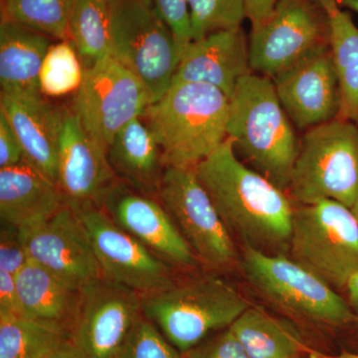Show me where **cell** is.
I'll list each match as a JSON object with an SVG mask.
<instances>
[{"label": "cell", "instance_id": "6da1fadb", "mask_svg": "<svg viewBox=\"0 0 358 358\" xmlns=\"http://www.w3.org/2000/svg\"><path fill=\"white\" fill-rule=\"evenodd\" d=\"M194 171L232 237L266 253L289 247L292 197L238 159L229 136Z\"/></svg>", "mask_w": 358, "mask_h": 358}, {"label": "cell", "instance_id": "7a4b0ae2", "mask_svg": "<svg viewBox=\"0 0 358 358\" xmlns=\"http://www.w3.org/2000/svg\"><path fill=\"white\" fill-rule=\"evenodd\" d=\"M227 136L253 169L288 192L300 140L271 78L250 72L238 82L230 96Z\"/></svg>", "mask_w": 358, "mask_h": 358}, {"label": "cell", "instance_id": "3957f363", "mask_svg": "<svg viewBox=\"0 0 358 358\" xmlns=\"http://www.w3.org/2000/svg\"><path fill=\"white\" fill-rule=\"evenodd\" d=\"M230 99L210 85L173 83L141 115L166 166L194 169L228 138Z\"/></svg>", "mask_w": 358, "mask_h": 358}, {"label": "cell", "instance_id": "277c9868", "mask_svg": "<svg viewBox=\"0 0 358 358\" xmlns=\"http://www.w3.org/2000/svg\"><path fill=\"white\" fill-rule=\"evenodd\" d=\"M250 307L229 282L212 275L141 296L143 315L182 355L214 331L229 329Z\"/></svg>", "mask_w": 358, "mask_h": 358}, {"label": "cell", "instance_id": "5b68a950", "mask_svg": "<svg viewBox=\"0 0 358 358\" xmlns=\"http://www.w3.org/2000/svg\"><path fill=\"white\" fill-rule=\"evenodd\" d=\"M288 193L300 204L358 201V124L334 119L307 129L300 141Z\"/></svg>", "mask_w": 358, "mask_h": 358}, {"label": "cell", "instance_id": "8992f818", "mask_svg": "<svg viewBox=\"0 0 358 358\" xmlns=\"http://www.w3.org/2000/svg\"><path fill=\"white\" fill-rule=\"evenodd\" d=\"M289 247L292 259L336 288L358 274V221L334 200L294 207Z\"/></svg>", "mask_w": 358, "mask_h": 358}, {"label": "cell", "instance_id": "52a82bcc", "mask_svg": "<svg viewBox=\"0 0 358 358\" xmlns=\"http://www.w3.org/2000/svg\"><path fill=\"white\" fill-rule=\"evenodd\" d=\"M113 56L147 87L152 103L173 85L180 56L171 27L154 0L112 6Z\"/></svg>", "mask_w": 358, "mask_h": 358}, {"label": "cell", "instance_id": "ba28073f", "mask_svg": "<svg viewBox=\"0 0 358 358\" xmlns=\"http://www.w3.org/2000/svg\"><path fill=\"white\" fill-rule=\"evenodd\" d=\"M242 263L250 284L294 315L331 326L357 317L329 282L294 259L245 246Z\"/></svg>", "mask_w": 358, "mask_h": 358}, {"label": "cell", "instance_id": "9c48e42d", "mask_svg": "<svg viewBox=\"0 0 358 358\" xmlns=\"http://www.w3.org/2000/svg\"><path fill=\"white\" fill-rule=\"evenodd\" d=\"M157 199L199 262L213 268L234 265L237 251L232 235L194 169L166 167Z\"/></svg>", "mask_w": 358, "mask_h": 358}, {"label": "cell", "instance_id": "30bf717a", "mask_svg": "<svg viewBox=\"0 0 358 358\" xmlns=\"http://www.w3.org/2000/svg\"><path fill=\"white\" fill-rule=\"evenodd\" d=\"M75 94L73 110L107 152L115 134L152 103L147 87L114 56L85 70L83 83Z\"/></svg>", "mask_w": 358, "mask_h": 358}, {"label": "cell", "instance_id": "8fae6325", "mask_svg": "<svg viewBox=\"0 0 358 358\" xmlns=\"http://www.w3.org/2000/svg\"><path fill=\"white\" fill-rule=\"evenodd\" d=\"M71 206L88 230L103 279L133 289L141 296L171 288L178 282L173 266L119 227L102 207Z\"/></svg>", "mask_w": 358, "mask_h": 358}, {"label": "cell", "instance_id": "7c38bea8", "mask_svg": "<svg viewBox=\"0 0 358 358\" xmlns=\"http://www.w3.org/2000/svg\"><path fill=\"white\" fill-rule=\"evenodd\" d=\"M322 45H329V24L319 2L279 0L270 18L250 34V67L273 78Z\"/></svg>", "mask_w": 358, "mask_h": 358}, {"label": "cell", "instance_id": "4fadbf2b", "mask_svg": "<svg viewBox=\"0 0 358 358\" xmlns=\"http://www.w3.org/2000/svg\"><path fill=\"white\" fill-rule=\"evenodd\" d=\"M30 262L81 289L102 278L88 230L71 205L62 207L46 221L20 231Z\"/></svg>", "mask_w": 358, "mask_h": 358}, {"label": "cell", "instance_id": "5bb4252c", "mask_svg": "<svg viewBox=\"0 0 358 358\" xmlns=\"http://www.w3.org/2000/svg\"><path fill=\"white\" fill-rule=\"evenodd\" d=\"M141 315L140 294L101 278L81 289L71 341L85 358H114Z\"/></svg>", "mask_w": 358, "mask_h": 358}, {"label": "cell", "instance_id": "9a60e30c", "mask_svg": "<svg viewBox=\"0 0 358 358\" xmlns=\"http://www.w3.org/2000/svg\"><path fill=\"white\" fill-rule=\"evenodd\" d=\"M289 120L301 129L336 119L338 73L329 45H322L271 78Z\"/></svg>", "mask_w": 358, "mask_h": 358}, {"label": "cell", "instance_id": "2e32d148", "mask_svg": "<svg viewBox=\"0 0 358 358\" xmlns=\"http://www.w3.org/2000/svg\"><path fill=\"white\" fill-rule=\"evenodd\" d=\"M99 206L119 227L176 268L196 266V256L159 200L117 180Z\"/></svg>", "mask_w": 358, "mask_h": 358}, {"label": "cell", "instance_id": "e0dca14e", "mask_svg": "<svg viewBox=\"0 0 358 358\" xmlns=\"http://www.w3.org/2000/svg\"><path fill=\"white\" fill-rule=\"evenodd\" d=\"M119 180L108 152L90 136L73 109L63 110L58 150V187L70 205H100Z\"/></svg>", "mask_w": 358, "mask_h": 358}, {"label": "cell", "instance_id": "ac0fdd59", "mask_svg": "<svg viewBox=\"0 0 358 358\" xmlns=\"http://www.w3.org/2000/svg\"><path fill=\"white\" fill-rule=\"evenodd\" d=\"M250 72L249 38L240 27L212 33L188 45L179 61L173 84L210 85L230 99L238 82Z\"/></svg>", "mask_w": 358, "mask_h": 358}, {"label": "cell", "instance_id": "d6986e66", "mask_svg": "<svg viewBox=\"0 0 358 358\" xmlns=\"http://www.w3.org/2000/svg\"><path fill=\"white\" fill-rule=\"evenodd\" d=\"M63 110L49 103L44 96L0 94V112L15 131L24 159L57 185Z\"/></svg>", "mask_w": 358, "mask_h": 358}, {"label": "cell", "instance_id": "ffe728a7", "mask_svg": "<svg viewBox=\"0 0 358 358\" xmlns=\"http://www.w3.org/2000/svg\"><path fill=\"white\" fill-rule=\"evenodd\" d=\"M65 203L58 185L29 162L0 169L1 222L18 231L29 229L51 217Z\"/></svg>", "mask_w": 358, "mask_h": 358}, {"label": "cell", "instance_id": "44dd1931", "mask_svg": "<svg viewBox=\"0 0 358 358\" xmlns=\"http://www.w3.org/2000/svg\"><path fill=\"white\" fill-rule=\"evenodd\" d=\"M50 37L2 18L0 24L1 93L40 96L39 75Z\"/></svg>", "mask_w": 358, "mask_h": 358}, {"label": "cell", "instance_id": "7402d4cb", "mask_svg": "<svg viewBox=\"0 0 358 358\" xmlns=\"http://www.w3.org/2000/svg\"><path fill=\"white\" fill-rule=\"evenodd\" d=\"M108 157L120 180L157 197L166 166L159 143L143 117H136L115 134Z\"/></svg>", "mask_w": 358, "mask_h": 358}, {"label": "cell", "instance_id": "603a6c76", "mask_svg": "<svg viewBox=\"0 0 358 358\" xmlns=\"http://www.w3.org/2000/svg\"><path fill=\"white\" fill-rule=\"evenodd\" d=\"M20 315L72 329L81 289L73 288L36 264L28 262L16 274Z\"/></svg>", "mask_w": 358, "mask_h": 358}, {"label": "cell", "instance_id": "cb8c5ba5", "mask_svg": "<svg viewBox=\"0 0 358 358\" xmlns=\"http://www.w3.org/2000/svg\"><path fill=\"white\" fill-rule=\"evenodd\" d=\"M329 24V46L339 86V110L336 119L358 124V27L350 13L336 0L319 2Z\"/></svg>", "mask_w": 358, "mask_h": 358}, {"label": "cell", "instance_id": "d4e9b609", "mask_svg": "<svg viewBox=\"0 0 358 358\" xmlns=\"http://www.w3.org/2000/svg\"><path fill=\"white\" fill-rule=\"evenodd\" d=\"M251 358H299L300 333L288 322L250 307L229 327Z\"/></svg>", "mask_w": 358, "mask_h": 358}, {"label": "cell", "instance_id": "484cf974", "mask_svg": "<svg viewBox=\"0 0 358 358\" xmlns=\"http://www.w3.org/2000/svg\"><path fill=\"white\" fill-rule=\"evenodd\" d=\"M69 40L85 70L113 56L112 6L107 0H73Z\"/></svg>", "mask_w": 358, "mask_h": 358}, {"label": "cell", "instance_id": "4316f807", "mask_svg": "<svg viewBox=\"0 0 358 358\" xmlns=\"http://www.w3.org/2000/svg\"><path fill=\"white\" fill-rule=\"evenodd\" d=\"M71 341L57 324L17 315H0V358H41Z\"/></svg>", "mask_w": 358, "mask_h": 358}, {"label": "cell", "instance_id": "83f0119b", "mask_svg": "<svg viewBox=\"0 0 358 358\" xmlns=\"http://www.w3.org/2000/svg\"><path fill=\"white\" fill-rule=\"evenodd\" d=\"M73 0H3V17L50 38L69 40Z\"/></svg>", "mask_w": 358, "mask_h": 358}, {"label": "cell", "instance_id": "f1b7e54d", "mask_svg": "<svg viewBox=\"0 0 358 358\" xmlns=\"http://www.w3.org/2000/svg\"><path fill=\"white\" fill-rule=\"evenodd\" d=\"M85 69L70 40H59L47 51L40 70L39 84L44 96L76 93L83 83Z\"/></svg>", "mask_w": 358, "mask_h": 358}, {"label": "cell", "instance_id": "f546056e", "mask_svg": "<svg viewBox=\"0 0 358 358\" xmlns=\"http://www.w3.org/2000/svg\"><path fill=\"white\" fill-rule=\"evenodd\" d=\"M187 3L192 41L242 27L247 20L244 0H187Z\"/></svg>", "mask_w": 358, "mask_h": 358}, {"label": "cell", "instance_id": "4dcf8cb0", "mask_svg": "<svg viewBox=\"0 0 358 358\" xmlns=\"http://www.w3.org/2000/svg\"><path fill=\"white\" fill-rule=\"evenodd\" d=\"M114 358H183V355L143 313Z\"/></svg>", "mask_w": 358, "mask_h": 358}, {"label": "cell", "instance_id": "1f68e13d", "mask_svg": "<svg viewBox=\"0 0 358 358\" xmlns=\"http://www.w3.org/2000/svg\"><path fill=\"white\" fill-rule=\"evenodd\" d=\"M154 2L173 33L181 58L188 45L192 42L187 0H154Z\"/></svg>", "mask_w": 358, "mask_h": 358}, {"label": "cell", "instance_id": "d6a6232c", "mask_svg": "<svg viewBox=\"0 0 358 358\" xmlns=\"http://www.w3.org/2000/svg\"><path fill=\"white\" fill-rule=\"evenodd\" d=\"M183 358H251L229 329L183 353Z\"/></svg>", "mask_w": 358, "mask_h": 358}, {"label": "cell", "instance_id": "836d02e7", "mask_svg": "<svg viewBox=\"0 0 358 358\" xmlns=\"http://www.w3.org/2000/svg\"><path fill=\"white\" fill-rule=\"evenodd\" d=\"M29 262L20 231L1 222L0 229V270L16 275Z\"/></svg>", "mask_w": 358, "mask_h": 358}, {"label": "cell", "instance_id": "e575fe53", "mask_svg": "<svg viewBox=\"0 0 358 358\" xmlns=\"http://www.w3.org/2000/svg\"><path fill=\"white\" fill-rule=\"evenodd\" d=\"M24 160V152L15 131L0 112V169L16 166Z\"/></svg>", "mask_w": 358, "mask_h": 358}, {"label": "cell", "instance_id": "d590c367", "mask_svg": "<svg viewBox=\"0 0 358 358\" xmlns=\"http://www.w3.org/2000/svg\"><path fill=\"white\" fill-rule=\"evenodd\" d=\"M0 315H20L16 275L0 270Z\"/></svg>", "mask_w": 358, "mask_h": 358}, {"label": "cell", "instance_id": "8d00e7d4", "mask_svg": "<svg viewBox=\"0 0 358 358\" xmlns=\"http://www.w3.org/2000/svg\"><path fill=\"white\" fill-rule=\"evenodd\" d=\"M278 1L279 0H244L251 31L260 28L270 18Z\"/></svg>", "mask_w": 358, "mask_h": 358}, {"label": "cell", "instance_id": "74e56055", "mask_svg": "<svg viewBox=\"0 0 358 358\" xmlns=\"http://www.w3.org/2000/svg\"><path fill=\"white\" fill-rule=\"evenodd\" d=\"M41 358H85V357L73 341H69Z\"/></svg>", "mask_w": 358, "mask_h": 358}, {"label": "cell", "instance_id": "f35d334b", "mask_svg": "<svg viewBox=\"0 0 358 358\" xmlns=\"http://www.w3.org/2000/svg\"><path fill=\"white\" fill-rule=\"evenodd\" d=\"M348 296H350V307L358 317V274H355L350 278V281L346 286Z\"/></svg>", "mask_w": 358, "mask_h": 358}, {"label": "cell", "instance_id": "ab89813d", "mask_svg": "<svg viewBox=\"0 0 358 358\" xmlns=\"http://www.w3.org/2000/svg\"><path fill=\"white\" fill-rule=\"evenodd\" d=\"M336 1L339 6L345 7L358 13V0H336Z\"/></svg>", "mask_w": 358, "mask_h": 358}, {"label": "cell", "instance_id": "60d3db41", "mask_svg": "<svg viewBox=\"0 0 358 358\" xmlns=\"http://www.w3.org/2000/svg\"><path fill=\"white\" fill-rule=\"evenodd\" d=\"M320 358H358V355L355 353H341L339 355H331V357H326V355H322Z\"/></svg>", "mask_w": 358, "mask_h": 358}, {"label": "cell", "instance_id": "b9f144b4", "mask_svg": "<svg viewBox=\"0 0 358 358\" xmlns=\"http://www.w3.org/2000/svg\"><path fill=\"white\" fill-rule=\"evenodd\" d=\"M352 209L353 213H355V217H357V221H358V201L357 202V203L353 205V207Z\"/></svg>", "mask_w": 358, "mask_h": 358}, {"label": "cell", "instance_id": "7bdbcfd3", "mask_svg": "<svg viewBox=\"0 0 358 358\" xmlns=\"http://www.w3.org/2000/svg\"><path fill=\"white\" fill-rule=\"evenodd\" d=\"M107 1L109 2L110 6H114V4L115 3V2L117 1V0H107Z\"/></svg>", "mask_w": 358, "mask_h": 358}]
</instances>
